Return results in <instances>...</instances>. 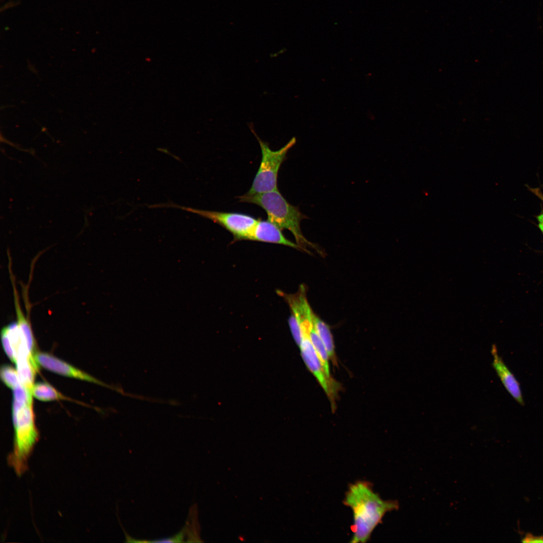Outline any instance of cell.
<instances>
[{"label":"cell","mask_w":543,"mask_h":543,"mask_svg":"<svg viewBox=\"0 0 543 543\" xmlns=\"http://www.w3.org/2000/svg\"><path fill=\"white\" fill-rule=\"evenodd\" d=\"M343 503L353 514V543L367 542L386 513L399 508L397 501L383 500L374 492L371 482L363 480L349 484Z\"/></svg>","instance_id":"cell-1"},{"label":"cell","mask_w":543,"mask_h":543,"mask_svg":"<svg viewBox=\"0 0 543 543\" xmlns=\"http://www.w3.org/2000/svg\"><path fill=\"white\" fill-rule=\"evenodd\" d=\"M238 199L240 202L255 204L262 208L267 214L268 220L281 230H288L293 234L302 249L309 252L306 249L307 246L317 249L301 232L300 223L306 216L297 207L290 204L279 190L252 195L245 194L238 197Z\"/></svg>","instance_id":"cell-2"},{"label":"cell","mask_w":543,"mask_h":543,"mask_svg":"<svg viewBox=\"0 0 543 543\" xmlns=\"http://www.w3.org/2000/svg\"><path fill=\"white\" fill-rule=\"evenodd\" d=\"M32 405L21 404L15 401L13 403L15 441L13 450L8 456V462L18 476L22 475L27 470L28 459L38 439Z\"/></svg>","instance_id":"cell-3"},{"label":"cell","mask_w":543,"mask_h":543,"mask_svg":"<svg viewBox=\"0 0 543 543\" xmlns=\"http://www.w3.org/2000/svg\"><path fill=\"white\" fill-rule=\"evenodd\" d=\"M249 127L259 142L261 159L252 185L246 194L252 195L278 190L279 169L286 160L288 151L295 144L296 138L293 137L281 149L274 151L270 149L268 143L260 139L251 125Z\"/></svg>","instance_id":"cell-4"},{"label":"cell","mask_w":543,"mask_h":543,"mask_svg":"<svg viewBox=\"0 0 543 543\" xmlns=\"http://www.w3.org/2000/svg\"><path fill=\"white\" fill-rule=\"evenodd\" d=\"M16 320L3 327L1 339L7 354L14 362L17 355L32 354L35 340L29 318L23 313L20 305L15 307Z\"/></svg>","instance_id":"cell-5"},{"label":"cell","mask_w":543,"mask_h":543,"mask_svg":"<svg viewBox=\"0 0 543 543\" xmlns=\"http://www.w3.org/2000/svg\"><path fill=\"white\" fill-rule=\"evenodd\" d=\"M150 208H175L199 215L221 226L231 233L234 241L249 240L250 233L258 219L245 214L203 210L182 206L171 202L152 205Z\"/></svg>","instance_id":"cell-6"},{"label":"cell","mask_w":543,"mask_h":543,"mask_svg":"<svg viewBox=\"0 0 543 543\" xmlns=\"http://www.w3.org/2000/svg\"><path fill=\"white\" fill-rule=\"evenodd\" d=\"M299 346L306 365L329 398L334 408V400L338 390V383L331 377H328L325 372L309 336L303 338Z\"/></svg>","instance_id":"cell-7"},{"label":"cell","mask_w":543,"mask_h":543,"mask_svg":"<svg viewBox=\"0 0 543 543\" xmlns=\"http://www.w3.org/2000/svg\"><path fill=\"white\" fill-rule=\"evenodd\" d=\"M36 362L43 367L58 374L86 380L110 387L89 375L46 352H39L34 355Z\"/></svg>","instance_id":"cell-8"},{"label":"cell","mask_w":543,"mask_h":543,"mask_svg":"<svg viewBox=\"0 0 543 543\" xmlns=\"http://www.w3.org/2000/svg\"><path fill=\"white\" fill-rule=\"evenodd\" d=\"M282 230L269 220H263L259 218L250 233L249 240L282 244L302 249L297 244L288 239Z\"/></svg>","instance_id":"cell-9"},{"label":"cell","mask_w":543,"mask_h":543,"mask_svg":"<svg viewBox=\"0 0 543 543\" xmlns=\"http://www.w3.org/2000/svg\"><path fill=\"white\" fill-rule=\"evenodd\" d=\"M491 353L493 356L492 367L503 386L518 404L524 405L519 383L499 355L495 346H492Z\"/></svg>","instance_id":"cell-10"},{"label":"cell","mask_w":543,"mask_h":543,"mask_svg":"<svg viewBox=\"0 0 543 543\" xmlns=\"http://www.w3.org/2000/svg\"><path fill=\"white\" fill-rule=\"evenodd\" d=\"M15 363L21 383L31 391L38 364L34 357H18Z\"/></svg>","instance_id":"cell-11"},{"label":"cell","mask_w":543,"mask_h":543,"mask_svg":"<svg viewBox=\"0 0 543 543\" xmlns=\"http://www.w3.org/2000/svg\"><path fill=\"white\" fill-rule=\"evenodd\" d=\"M312 320L314 327L327 351L329 358L334 361L335 349L332 335L329 326L313 311Z\"/></svg>","instance_id":"cell-12"},{"label":"cell","mask_w":543,"mask_h":543,"mask_svg":"<svg viewBox=\"0 0 543 543\" xmlns=\"http://www.w3.org/2000/svg\"><path fill=\"white\" fill-rule=\"evenodd\" d=\"M309 337L325 372L328 377H331L328 363L329 357L325 345L315 329L313 321L309 331Z\"/></svg>","instance_id":"cell-13"},{"label":"cell","mask_w":543,"mask_h":543,"mask_svg":"<svg viewBox=\"0 0 543 543\" xmlns=\"http://www.w3.org/2000/svg\"><path fill=\"white\" fill-rule=\"evenodd\" d=\"M33 396L41 400L65 399V396L46 383L34 384L32 388Z\"/></svg>","instance_id":"cell-14"},{"label":"cell","mask_w":543,"mask_h":543,"mask_svg":"<svg viewBox=\"0 0 543 543\" xmlns=\"http://www.w3.org/2000/svg\"><path fill=\"white\" fill-rule=\"evenodd\" d=\"M1 377L3 382L12 389L21 383L17 370L9 365H4L1 367Z\"/></svg>","instance_id":"cell-15"},{"label":"cell","mask_w":543,"mask_h":543,"mask_svg":"<svg viewBox=\"0 0 543 543\" xmlns=\"http://www.w3.org/2000/svg\"><path fill=\"white\" fill-rule=\"evenodd\" d=\"M14 401L21 404L32 405V394L31 391L21 383L13 389Z\"/></svg>","instance_id":"cell-16"},{"label":"cell","mask_w":543,"mask_h":543,"mask_svg":"<svg viewBox=\"0 0 543 543\" xmlns=\"http://www.w3.org/2000/svg\"><path fill=\"white\" fill-rule=\"evenodd\" d=\"M186 533V526L176 534L169 537L155 539L154 540H147V542H184V538Z\"/></svg>","instance_id":"cell-17"},{"label":"cell","mask_w":543,"mask_h":543,"mask_svg":"<svg viewBox=\"0 0 543 543\" xmlns=\"http://www.w3.org/2000/svg\"><path fill=\"white\" fill-rule=\"evenodd\" d=\"M523 542H543V535L535 536L531 533L526 534L522 538Z\"/></svg>","instance_id":"cell-18"},{"label":"cell","mask_w":543,"mask_h":543,"mask_svg":"<svg viewBox=\"0 0 543 543\" xmlns=\"http://www.w3.org/2000/svg\"><path fill=\"white\" fill-rule=\"evenodd\" d=\"M531 191L543 202V194L538 189H530Z\"/></svg>","instance_id":"cell-19"},{"label":"cell","mask_w":543,"mask_h":543,"mask_svg":"<svg viewBox=\"0 0 543 543\" xmlns=\"http://www.w3.org/2000/svg\"><path fill=\"white\" fill-rule=\"evenodd\" d=\"M537 219L539 223L543 225V213L537 216Z\"/></svg>","instance_id":"cell-20"},{"label":"cell","mask_w":543,"mask_h":543,"mask_svg":"<svg viewBox=\"0 0 543 543\" xmlns=\"http://www.w3.org/2000/svg\"><path fill=\"white\" fill-rule=\"evenodd\" d=\"M538 227H539V229H540V230L543 233V225H542L541 224L539 223L538 224Z\"/></svg>","instance_id":"cell-21"}]
</instances>
